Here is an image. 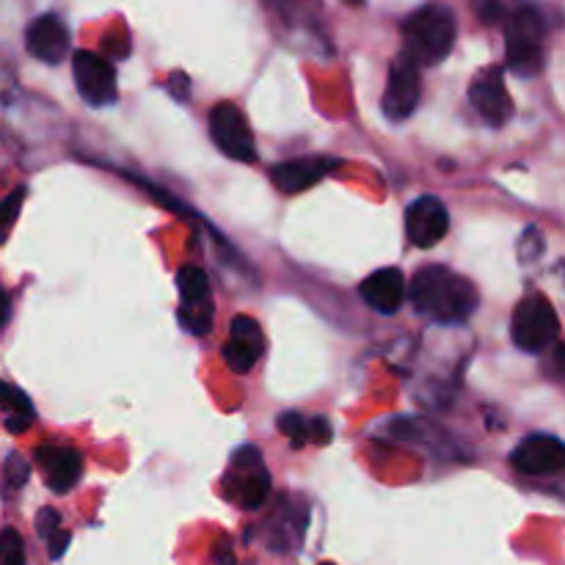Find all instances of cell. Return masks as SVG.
<instances>
[{
  "label": "cell",
  "instance_id": "cell-5",
  "mask_svg": "<svg viewBox=\"0 0 565 565\" xmlns=\"http://www.w3.org/2000/svg\"><path fill=\"white\" fill-rule=\"evenodd\" d=\"M557 334H561V318L546 298L533 296L519 303L511 320L513 345L522 348L524 353H544L555 345Z\"/></svg>",
  "mask_w": 565,
  "mask_h": 565
},
{
  "label": "cell",
  "instance_id": "cell-6",
  "mask_svg": "<svg viewBox=\"0 0 565 565\" xmlns=\"http://www.w3.org/2000/svg\"><path fill=\"white\" fill-rule=\"evenodd\" d=\"M210 136H213V141L218 143L226 158L241 160V163L257 160V143H254L252 127H248L241 108H235L232 103L215 105L213 114H210Z\"/></svg>",
  "mask_w": 565,
  "mask_h": 565
},
{
  "label": "cell",
  "instance_id": "cell-11",
  "mask_svg": "<svg viewBox=\"0 0 565 565\" xmlns=\"http://www.w3.org/2000/svg\"><path fill=\"white\" fill-rule=\"evenodd\" d=\"M450 230V213L436 196H419L406 210V237L412 246L430 248Z\"/></svg>",
  "mask_w": 565,
  "mask_h": 565
},
{
  "label": "cell",
  "instance_id": "cell-27",
  "mask_svg": "<svg viewBox=\"0 0 565 565\" xmlns=\"http://www.w3.org/2000/svg\"><path fill=\"white\" fill-rule=\"evenodd\" d=\"M351 3H353V6H359V3H362V0H351Z\"/></svg>",
  "mask_w": 565,
  "mask_h": 565
},
{
  "label": "cell",
  "instance_id": "cell-8",
  "mask_svg": "<svg viewBox=\"0 0 565 565\" xmlns=\"http://www.w3.org/2000/svg\"><path fill=\"white\" fill-rule=\"evenodd\" d=\"M72 72H75V83L81 97L88 105H110L119 94L116 88V70L105 55L92 53V50H77L72 58Z\"/></svg>",
  "mask_w": 565,
  "mask_h": 565
},
{
  "label": "cell",
  "instance_id": "cell-26",
  "mask_svg": "<svg viewBox=\"0 0 565 565\" xmlns=\"http://www.w3.org/2000/svg\"><path fill=\"white\" fill-rule=\"evenodd\" d=\"M6 320H9V298H6V292H0V329H3Z\"/></svg>",
  "mask_w": 565,
  "mask_h": 565
},
{
  "label": "cell",
  "instance_id": "cell-19",
  "mask_svg": "<svg viewBox=\"0 0 565 565\" xmlns=\"http://www.w3.org/2000/svg\"><path fill=\"white\" fill-rule=\"evenodd\" d=\"M215 307L213 298H204V301H182L180 303V323L188 334H207L210 326H213Z\"/></svg>",
  "mask_w": 565,
  "mask_h": 565
},
{
  "label": "cell",
  "instance_id": "cell-7",
  "mask_svg": "<svg viewBox=\"0 0 565 565\" xmlns=\"http://www.w3.org/2000/svg\"><path fill=\"white\" fill-rule=\"evenodd\" d=\"M423 81H419V64L406 53L397 55L390 66V81L384 92V114L392 121H406L417 110Z\"/></svg>",
  "mask_w": 565,
  "mask_h": 565
},
{
  "label": "cell",
  "instance_id": "cell-15",
  "mask_svg": "<svg viewBox=\"0 0 565 565\" xmlns=\"http://www.w3.org/2000/svg\"><path fill=\"white\" fill-rule=\"evenodd\" d=\"M364 303L381 315H392L406 301V276L397 268H381L370 274L359 287Z\"/></svg>",
  "mask_w": 565,
  "mask_h": 565
},
{
  "label": "cell",
  "instance_id": "cell-16",
  "mask_svg": "<svg viewBox=\"0 0 565 565\" xmlns=\"http://www.w3.org/2000/svg\"><path fill=\"white\" fill-rule=\"evenodd\" d=\"M331 166H337L334 160L323 158H301V160H287L270 169V180L279 191L285 193H301L307 188L318 185L326 174H329Z\"/></svg>",
  "mask_w": 565,
  "mask_h": 565
},
{
  "label": "cell",
  "instance_id": "cell-23",
  "mask_svg": "<svg viewBox=\"0 0 565 565\" xmlns=\"http://www.w3.org/2000/svg\"><path fill=\"white\" fill-rule=\"evenodd\" d=\"M3 472H6V483H9L11 489H22V486H25V480H28V475H31V467L25 463V458H20L14 452V456L6 458Z\"/></svg>",
  "mask_w": 565,
  "mask_h": 565
},
{
  "label": "cell",
  "instance_id": "cell-4",
  "mask_svg": "<svg viewBox=\"0 0 565 565\" xmlns=\"http://www.w3.org/2000/svg\"><path fill=\"white\" fill-rule=\"evenodd\" d=\"M224 491L243 511H257L265 505V500L270 497V475L259 450H254V447L235 450L224 475Z\"/></svg>",
  "mask_w": 565,
  "mask_h": 565
},
{
  "label": "cell",
  "instance_id": "cell-18",
  "mask_svg": "<svg viewBox=\"0 0 565 565\" xmlns=\"http://www.w3.org/2000/svg\"><path fill=\"white\" fill-rule=\"evenodd\" d=\"M0 408L9 414V417H6L9 434H25L33 425V403L28 401L25 392L6 384V381H0Z\"/></svg>",
  "mask_w": 565,
  "mask_h": 565
},
{
  "label": "cell",
  "instance_id": "cell-3",
  "mask_svg": "<svg viewBox=\"0 0 565 565\" xmlns=\"http://www.w3.org/2000/svg\"><path fill=\"white\" fill-rule=\"evenodd\" d=\"M544 17L535 6H519L508 17V66L516 75L533 77L541 72V64H544Z\"/></svg>",
  "mask_w": 565,
  "mask_h": 565
},
{
  "label": "cell",
  "instance_id": "cell-12",
  "mask_svg": "<svg viewBox=\"0 0 565 565\" xmlns=\"http://www.w3.org/2000/svg\"><path fill=\"white\" fill-rule=\"evenodd\" d=\"M36 467L42 469L47 489L55 494H66L75 489V483L83 475V456L72 447L61 445H42L36 447Z\"/></svg>",
  "mask_w": 565,
  "mask_h": 565
},
{
  "label": "cell",
  "instance_id": "cell-13",
  "mask_svg": "<svg viewBox=\"0 0 565 565\" xmlns=\"http://www.w3.org/2000/svg\"><path fill=\"white\" fill-rule=\"evenodd\" d=\"M25 47L44 64H58L70 53V28L58 14H42L28 25Z\"/></svg>",
  "mask_w": 565,
  "mask_h": 565
},
{
  "label": "cell",
  "instance_id": "cell-22",
  "mask_svg": "<svg viewBox=\"0 0 565 565\" xmlns=\"http://www.w3.org/2000/svg\"><path fill=\"white\" fill-rule=\"evenodd\" d=\"M22 199H25V188H17L14 193H9V196L0 202V232H6L14 224L17 213H20L22 207Z\"/></svg>",
  "mask_w": 565,
  "mask_h": 565
},
{
  "label": "cell",
  "instance_id": "cell-14",
  "mask_svg": "<svg viewBox=\"0 0 565 565\" xmlns=\"http://www.w3.org/2000/svg\"><path fill=\"white\" fill-rule=\"evenodd\" d=\"M263 356V329L248 315H237L230 326V340L224 345V362L235 373H248Z\"/></svg>",
  "mask_w": 565,
  "mask_h": 565
},
{
  "label": "cell",
  "instance_id": "cell-20",
  "mask_svg": "<svg viewBox=\"0 0 565 565\" xmlns=\"http://www.w3.org/2000/svg\"><path fill=\"white\" fill-rule=\"evenodd\" d=\"M177 287H180L182 301H204L210 298V279L202 268L196 265H185L177 276Z\"/></svg>",
  "mask_w": 565,
  "mask_h": 565
},
{
  "label": "cell",
  "instance_id": "cell-24",
  "mask_svg": "<svg viewBox=\"0 0 565 565\" xmlns=\"http://www.w3.org/2000/svg\"><path fill=\"white\" fill-rule=\"evenodd\" d=\"M58 527H61V516L53 511V508H44V511H39L36 530H39V535H42L44 541H47L50 535H53Z\"/></svg>",
  "mask_w": 565,
  "mask_h": 565
},
{
  "label": "cell",
  "instance_id": "cell-17",
  "mask_svg": "<svg viewBox=\"0 0 565 565\" xmlns=\"http://www.w3.org/2000/svg\"><path fill=\"white\" fill-rule=\"evenodd\" d=\"M279 430L290 436L292 447H303L309 441H315V445H329L331 441V425L323 417H303L298 412L281 414Z\"/></svg>",
  "mask_w": 565,
  "mask_h": 565
},
{
  "label": "cell",
  "instance_id": "cell-9",
  "mask_svg": "<svg viewBox=\"0 0 565 565\" xmlns=\"http://www.w3.org/2000/svg\"><path fill=\"white\" fill-rule=\"evenodd\" d=\"M511 463L527 478H550L565 467V447L557 436L533 434L513 450Z\"/></svg>",
  "mask_w": 565,
  "mask_h": 565
},
{
  "label": "cell",
  "instance_id": "cell-2",
  "mask_svg": "<svg viewBox=\"0 0 565 565\" xmlns=\"http://www.w3.org/2000/svg\"><path fill=\"white\" fill-rule=\"evenodd\" d=\"M456 33V14L445 3H428L403 22V39H406L403 53L417 61L419 66L441 64L452 53Z\"/></svg>",
  "mask_w": 565,
  "mask_h": 565
},
{
  "label": "cell",
  "instance_id": "cell-1",
  "mask_svg": "<svg viewBox=\"0 0 565 565\" xmlns=\"http://www.w3.org/2000/svg\"><path fill=\"white\" fill-rule=\"evenodd\" d=\"M408 296L423 318L447 326L467 323L478 309V290L472 287V281L452 274L445 265H428L419 270L412 279Z\"/></svg>",
  "mask_w": 565,
  "mask_h": 565
},
{
  "label": "cell",
  "instance_id": "cell-28",
  "mask_svg": "<svg viewBox=\"0 0 565 565\" xmlns=\"http://www.w3.org/2000/svg\"><path fill=\"white\" fill-rule=\"evenodd\" d=\"M320 565H334V563H320Z\"/></svg>",
  "mask_w": 565,
  "mask_h": 565
},
{
  "label": "cell",
  "instance_id": "cell-25",
  "mask_svg": "<svg viewBox=\"0 0 565 565\" xmlns=\"http://www.w3.org/2000/svg\"><path fill=\"white\" fill-rule=\"evenodd\" d=\"M66 546H70V533H66V530H55L53 535H50L47 539V550H50V557H53V561H58L61 555H64L66 552Z\"/></svg>",
  "mask_w": 565,
  "mask_h": 565
},
{
  "label": "cell",
  "instance_id": "cell-10",
  "mask_svg": "<svg viewBox=\"0 0 565 565\" xmlns=\"http://www.w3.org/2000/svg\"><path fill=\"white\" fill-rule=\"evenodd\" d=\"M469 103L472 108L483 116L489 125L502 127L513 114L511 94H508L505 81H502L500 66H489L480 75H475L472 86H469Z\"/></svg>",
  "mask_w": 565,
  "mask_h": 565
},
{
  "label": "cell",
  "instance_id": "cell-21",
  "mask_svg": "<svg viewBox=\"0 0 565 565\" xmlns=\"http://www.w3.org/2000/svg\"><path fill=\"white\" fill-rule=\"evenodd\" d=\"M0 565H25V541L17 530L0 533Z\"/></svg>",
  "mask_w": 565,
  "mask_h": 565
}]
</instances>
